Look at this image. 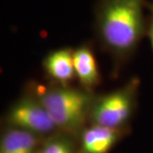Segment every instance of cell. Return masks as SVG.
Listing matches in <instances>:
<instances>
[{"label":"cell","instance_id":"4","mask_svg":"<svg viewBox=\"0 0 153 153\" xmlns=\"http://www.w3.org/2000/svg\"><path fill=\"white\" fill-rule=\"evenodd\" d=\"M4 122L5 127L20 128L41 137L59 131L33 84L6 111Z\"/></svg>","mask_w":153,"mask_h":153},{"label":"cell","instance_id":"8","mask_svg":"<svg viewBox=\"0 0 153 153\" xmlns=\"http://www.w3.org/2000/svg\"><path fill=\"white\" fill-rule=\"evenodd\" d=\"M42 137L20 128L5 127L0 140V153H38Z\"/></svg>","mask_w":153,"mask_h":153},{"label":"cell","instance_id":"7","mask_svg":"<svg viewBox=\"0 0 153 153\" xmlns=\"http://www.w3.org/2000/svg\"><path fill=\"white\" fill-rule=\"evenodd\" d=\"M43 68L51 82L69 85L76 78L73 64V49L62 47L48 53L43 60Z\"/></svg>","mask_w":153,"mask_h":153},{"label":"cell","instance_id":"6","mask_svg":"<svg viewBox=\"0 0 153 153\" xmlns=\"http://www.w3.org/2000/svg\"><path fill=\"white\" fill-rule=\"evenodd\" d=\"M73 64L79 86L94 92L101 82V76L90 43H82L73 49Z\"/></svg>","mask_w":153,"mask_h":153},{"label":"cell","instance_id":"1","mask_svg":"<svg viewBox=\"0 0 153 153\" xmlns=\"http://www.w3.org/2000/svg\"><path fill=\"white\" fill-rule=\"evenodd\" d=\"M147 0H97L94 31L100 48L113 60L116 73L134 55L147 34Z\"/></svg>","mask_w":153,"mask_h":153},{"label":"cell","instance_id":"5","mask_svg":"<svg viewBox=\"0 0 153 153\" xmlns=\"http://www.w3.org/2000/svg\"><path fill=\"white\" fill-rule=\"evenodd\" d=\"M128 128H111L88 124L78 136L79 153H109Z\"/></svg>","mask_w":153,"mask_h":153},{"label":"cell","instance_id":"10","mask_svg":"<svg viewBox=\"0 0 153 153\" xmlns=\"http://www.w3.org/2000/svg\"><path fill=\"white\" fill-rule=\"evenodd\" d=\"M146 8L149 10V19H148V25H147V35L150 38V41L152 43L153 50V2H149L147 4Z\"/></svg>","mask_w":153,"mask_h":153},{"label":"cell","instance_id":"9","mask_svg":"<svg viewBox=\"0 0 153 153\" xmlns=\"http://www.w3.org/2000/svg\"><path fill=\"white\" fill-rule=\"evenodd\" d=\"M71 138L74 137L58 131L49 135L41 144L38 153H76Z\"/></svg>","mask_w":153,"mask_h":153},{"label":"cell","instance_id":"3","mask_svg":"<svg viewBox=\"0 0 153 153\" xmlns=\"http://www.w3.org/2000/svg\"><path fill=\"white\" fill-rule=\"evenodd\" d=\"M140 80L131 78L122 87L103 94H95L89 111L88 124L111 128H128L137 108Z\"/></svg>","mask_w":153,"mask_h":153},{"label":"cell","instance_id":"2","mask_svg":"<svg viewBox=\"0 0 153 153\" xmlns=\"http://www.w3.org/2000/svg\"><path fill=\"white\" fill-rule=\"evenodd\" d=\"M58 130L76 138L88 124L89 111L96 94L82 87L51 82L33 85Z\"/></svg>","mask_w":153,"mask_h":153}]
</instances>
